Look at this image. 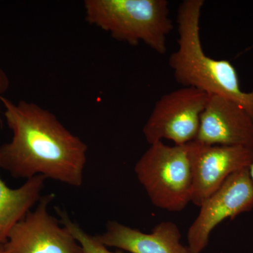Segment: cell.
Masks as SVG:
<instances>
[{
    "label": "cell",
    "mask_w": 253,
    "mask_h": 253,
    "mask_svg": "<svg viewBox=\"0 0 253 253\" xmlns=\"http://www.w3.org/2000/svg\"><path fill=\"white\" fill-rule=\"evenodd\" d=\"M0 253H6L3 246H0Z\"/></svg>",
    "instance_id": "9a60e30c"
},
{
    "label": "cell",
    "mask_w": 253,
    "mask_h": 253,
    "mask_svg": "<svg viewBox=\"0 0 253 253\" xmlns=\"http://www.w3.org/2000/svg\"><path fill=\"white\" fill-rule=\"evenodd\" d=\"M96 238L106 247L130 253H190L181 243L179 227L172 221H162L146 234L116 221H109Z\"/></svg>",
    "instance_id": "30bf717a"
},
{
    "label": "cell",
    "mask_w": 253,
    "mask_h": 253,
    "mask_svg": "<svg viewBox=\"0 0 253 253\" xmlns=\"http://www.w3.org/2000/svg\"><path fill=\"white\" fill-rule=\"evenodd\" d=\"M253 208V184L249 168H246L229 176L200 206L199 214L188 230L190 253H201L206 249L218 224Z\"/></svg>",
    "instance_id": "8992f818"
},
{
    "label": "cell",
    "mask_w": 253,
    "mask_h": 253,
    "mask_svg": "<svg viewBox=\"0 0 253 253\" xmlns=\"http://www.w3.org/2000/svg\"><path fill=\"white\" fill-rule=\"evenodd\" d=\"M138 181L156 207L181 212L191 202L193 172L189 145H150L134 166Z\"/></svg>",
    "instance_id": "277c9868"
},
{
    "label": "cell",
    "mask_w": 253,
    "mask_h": 253,
    "mask_svg": "<svg viewBox=\"0 0 253 253\" xmlns=\"http://www.w3.org/2000/svg\"><path fill=\"white\" fill-rule=\"evenodd\" d=\"M249 170L250 176H251V180H252V182L253 184V163L252 165H251V166H250V167L249 168Z\"/></svg>",
    "instance_id": "5bb4252c"
},
{
    "label": "cell",
    "mask_w": 253,
    "mask_h": 253,
    "mask_svg": "<svg viewBox=\"0 0 253 253\" xmlns=\"http://www.w3.org/2000/svg\"><path fill=\"white\" fill-rule=\"evenodd\" d=\"M204 5V0H184L179 5L178 48L169 56V67L178 84L231 100L253 120V91L242 90L239 75L230 61L213 59L204 52L200 36Z\"/></svg>",
    "instance_id": "7a4b0ae2"
},
{
    "label": "cell",
    "mask_w": 253,
    "mask_h": 253,
    "mask_svg": "<svg viewBox=\"0 0 253 253\" xmlns=\"http://www.w3.org/2000/svg\"><path fill=\"white\" fill-rule=\"evenodd\" d=\"M188 145L193 172L191 202L199 207L229 176L253 163V148L208 145L196 141Z\"/></svg>",
    "instance_id": "ba28073f"
},
{
    "label": "cell",
    "mask_w": 253,
    "mask_h": 253,
    "mask_svg": "<svg viewBox=\"0 0 253 253\" xmlns=\"http://www.w3.org/2000/svg\"><path fill=\"white\" fill-rule=\"evenodd\" d=\"M54 199L53 194L42 196L13 228L3 245L6 253H83L74 236L48 212Z\"/></svg>",
    "instance_id": "52a82bcc"
},
{
    "label": "cell",
    "mask_w": 253,
    "mask_h": 253,
    "mask_svg": "<svg viewBox=\"0 0 253 253\" xmlns=\"http://www.w3.org/2000/svg\"><path fill=\"white\" fill-rule=\"evenodd\" d=\"M194 141L208 145L253 148V120L231 100L209 94Z\"/></svg>",
    "instance_id": "9c48e42d"
},
{
    "label": "cell",
    "mask_w": 253,
    "mask_h": 253,
    "mask_svg": "<svg viewBox=\"0 0 253 253\" xmlns=\"http://www.w3.org/2000/svg\"><path fill=\"white\" fill-rule=\"evenodd\" d=\"M89 24L131 45L144 42L159 54L167 51V38L174 26L167 0H86Z\"/></svg>",
    "instance_id": "3957f363"
},
{
    "label": "cell",
    "mask_w": 253,
    "mask_h": 253,
    "mask_svg": "<svg viewBox=\"0 0 253 253\" xmlns=\"http://www.w3.org/2000/svg\"><path fill=\"white\" fill-rule=\"evenodd\" d=\"M9 86L10 80L9 76L5 72L4 70L0 66V96H4L5 93L9 89ZM1 116V108H0V124L2 123Z\"/></svg>",
    "instance_id": "4fadbf2b"
},
{
    "label": "cell",
    "mask_w": 253,
    "mask_h": 253,
    "mask_svg": "<svg viewBox=\"0 0 253 253\" xmlns=\"http://www.w3.org/2000/svg\"><path fill=\"white\" fill-rule=\"evenodd\" d=\"M59 221L66 227L81 246L83 253H126L120 251L112 252L103 244L96 236H91L86 233L76 221H73L66 211L56 209Z\"/></svg>",
    "instance_id": "7c38bea8"
},
{
    "label": "cell",
    "mask_w": 253,
    "mask_h": 253,
    "mask_svg": "<svg viewBox=\"0 0 253 253\" xmlns=\"http://www.w3.org/2000/svg\"><path fill=\"white\" fill-rule=\"evenodd\" d=\"M45 181L44 176H36L12 189L0 177V246L6 242L13 228L38 204Z\"/></svg>",
    "instance_id": "8fae6325"
},
{
    "label": "cell",
    "mask_w": 253,
    "mask_h": 253,
    "mask_svg": "<svg viewBox=\"0 0 253 253\" xmlns=\"http://www.w3.org/2000/svg\"><path fill=\"white\" fill-rule=\"evenodd\" d=\"M209 94L193 87L182 86L163 95L155 104L143 127L150 145L172 141L175 145L194 141Z\"/></svg>",
    "instance_id": "5b68a950"
},
{
    "label": "cell",
    "mask_w": 253,
    "mask_h": 253,
    "mask_svg": "<svg viewBox=\"0 0 253 253\" xmlns=\"http://www.w3.org/2000/svg\"><path fill=\"white\" fill-rule=\"evenodd\" d=\"M5 121L12 132L0 145V169L15 179L42 176L73 187L83 185L87 146L58 118L29 101L0 96Z\"/></svg>",
    "instance_id": "6da1fadb"
}]
</instances>
